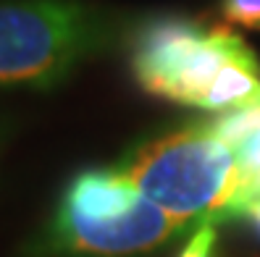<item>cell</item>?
I'll use <instances>...</instances> for the list:
<instances>
[{
    "label": "cell",
    "instance_id": "ba28073f",
    "mask_svg": "<svg viewBox=\"0 0 260 257\" xmlns=\"http://www.w3.org/2000/svg\"><path fill=\"white\" fill-rule=\"evenodd\" d=\"M244 215H247L250 221H252V226H255V231L260 234V197H255L250 205H247V210H244Z\"/></svg>",
    "mask_w": 260,
    "mask_h": 257
},
{
    "label": "cell",
    "instance_id": "52a82bcc",
    "mask_svg": "<svg viewBox=\"0 0 260 257\" xmlns=\"http://www.w3.org/2000/svg\"><path fill=\"white\" fill-rule=\"evenodd\" d=\"M213 247H216V223H203L179 257H213Z\"/></svg>",
    "mask_w": 260,
    "mask_h": 257
},
{
    "label": "cell",
    "instance_id": "8992f818",
    "mask_svg": "<svg viewBox=\"0 0 260 257\" xmlns=\"http://www.w3.org/2000/svg\"><path fill=\"white\" fill-rule=\"evenodd\" d=\"M221 16L229 24L260 29V0H221Z\"/></svg>",
    "mask_w": 260,
    "mask_h": 257
},
{
    "label": "cell",
    "instance_id": "3957f363",
    "mask_svg": "<svg viewBox=\"0 0 260 257\" xmlns=\"http://www.w3.org/2000/svg\"><path fill=\"white\" fill-rule=\"evenodd\" d=\"M116 37L113 16L82 0H13L0 6V87L45 89Z\"/></svg>",
    "mask_w": 260,
    "mask_h": 257
},
{
    "label": "cell",
    "instance_id": "5b68a950",
    "mask_svg": "<svg viewBox=\"0 0 260 257\" xmlns=\"http://www.w3.org/2000/svg\"><path fill=\"white\" fill-rule=\"evenodd\" d=\"M208 126L232 150L250 205L255 197H260V105L221 113L216 121H208Z\"/></svg>",
    "mask_w": 260,
    "mask_h": 257
},
{
    "label": "cell",
    "instance_id": "277c9868",
    "mask_svg": "<svg viewBox=\"0 0 260 257\" xmlns=\"http://www.w3.org/2000/svg\"><path fill=\"white\" fill-rule=\"evenodd\" d=\"M252 53L234 29L189 19H155L132 45V71L145 92L203 108L218 74Z\"/></svg>",
    "mask_w": 260,
    "mask_h": 257
},
{
    "label": "cell",
    "instance_id": "6da1fadb",
    "mask_svg": "<svg viewBox=\"0 0 260 257\" xmlns=\"http://www.w3.org/2000/svg\"><path fill=\"white\" fill-rule=\"evenodd\" d=\"M184 226L150 202L116 168H89L69 181L50 226L35 252L40 257H126L155 249Z\"/></svg>",
    "mask_w": 260,
    "mask_h": 257
},
{
    "label": "cell",
    "instance_id": "7a4b0ae2",
    "mask_svg": "<svg viewBox=\"0 0 260 257\" xmlns=\"http://www.w3.org/2000/svg\"><path fill=\"white\" fill-rule=\"evenodd\" d=\"M121 171L184 229L244 215L247 207L239 165L208 124L142 144L121 163Z\"/></svg>",
    "mask_w": 260,
    "mask_h": 257
}]
</instances>
